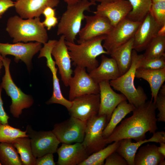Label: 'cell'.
I'll use <instances>...</instances> for the list:
<instances>
[{
    "mask_svg": "<svg viewBox=\"0 0 165 165\" xmlns=\"http://www.w3.org/2000/svg\"><path fill=\"white\" fill-rule=\"evenodd\" d=\"M156 108L152 100L148 101L135 108L132 115L121 121L111 135L105 138L107 144L125 138H130L136 142L145 139L148 132L154 133L158 129Z\"/></svg>",
    "mask_w": 165,
    "mask_h": 165,
    "instance_id": "cell-1",
    "label": "cell"
},
{
    "mask_svg": "<svg viewBox=\"0 0 165 165\" xmlns=\"http://www.w3.org/2000/svg\"><path fill=\"white\" fill-rule=\"evenodd\" d=\"M6 30L13 43L35 41L44 44L48 39L39 17L24 19L17 15L11 16L8 20Z\"/></svg>",
    "mask_w": 165,
    "mask_h": 165,
    "instance_id": "cell-2",
    "label": "cell"
},
{
    "mask_svg": "<svg viewBox=\"0 0 165 165\" xmlns=\"http://www.w3.org/2000/svg\"><path fill=\"white\" fill-rule=\"evenodd\" d=\"M106 35H99L78 44L66 41L73 64L86 69L89 72L99 65L97 57L103 54H108L102 42Z\"/></svg>",
    "mask_w": 165,
    "mask_h": 165,
    "instance_id": "cell-3",
    "label": "cell"
},
{
    "mask_svg": "<svg viewBox=\"0 0 165 165\" xmlns=\"http://www.w3.org/2000/svg\"><path fill=\"white\" fill-rule=\"evenodd\" d=\"M143 54H138L133 50L132 63L128 71L118 78L109 81L111 87L124 95L129 103L135 108L141 105L148 99V97L143 88L138 86L137 88L134 84L136 70Z\"/></svg>",
    "mask_w": 165,
    "mask_h": 165,
    "instance_id": "cell-4",
    "label": "cell"
},
{
    "mask_svg": "<svg viewBox=\"0 0 165 165\" xmlns=\"http://www.w3.org/2000/svg\"><path fill=\"white\" fill-rule=\"evenodd\" d=\"M96 3L88 0H81L72 5H67L58 25L57 34L64 36L66 41L75 43L76 36L81 29L82 21L85 19V11H90L91 6Z\"/></svg>",
    "mask_w": 165,
    "mask_h": 165,
    "instance_id": "cell-5",
    "label": "cell"
},
{
    "mask_svg": "<svg viewBox=\"0 0 165 165\" xmlns=\"http://www.w3.org/2000/svg\"><path fill=\"white\" fill-rule=\"evenodd\" d=\"M2 61L5 74L0 86L4 89L11 98L12 103L9 106L10 113L13 117L18 118L24 109L29 108L33 105L34 100L31 95L24 93L13 82L9 70L11 60L5 57L2 58Z\"/></svg>",
    "mask_w": 165,
    "mask_h": 165,
    "instance_id": "cell-6",
    "label": "cell"
},
{
    "mask_svg": "<svg viewBox=\"0 0 165 165\" xmlns=\"http://www.w3.org/2000/svg\"><path fill=\"white\" fill-rule=\"evenodd\" d=\"M141 22L126 17L113 27L106 35L103 45L108 54L133 37Z\"/></svg>",
    "mask_w": 165,
    "mask_h": 165,
    "instance_id": "cell-7",
    "label": "cell"
},
{
    "mask_svg": "<svg viewBox=\"0 0 165 165\" xmlns=\"http://www.w3.org/2000/svg\"><path fill=\"white\" fill-rule=\"evenodd\" d=\"M107 123L105 116H94L86 121L83 145L90 155L104 148L107 144L103 132Z\"/></svg>",
    "mask_w": 165,
    "mask_h": 165,
    "instance_id": "cell-8",
    "label": "cell"
},
{
    "mask_svg": "<svg viewBox=\"0 0 165 165\" xmlns=\"http://www.w3.org/2000/svg\"><path fill=\"white\" fill-rule=\"evenodd\" d=\"M86 124V122L70 116L64 121L55 124L52 131L62 143H82L84 137Z\"/></svg>",
    "mask_w": 165,
    "mask_h": 165,
    "instance_id": "cell-9",
    "label": "cell"
},
{
    "mask_svg": "<svg viewBox=\"0 0 165 165\" xmlns=\"http://www.w3.org/2000/svg\"><path fill=\"white\" fill-rule=\"evenodd\" d=\"M26 131L29 137L32 152L36 158L49 153L57 152L61 143L52 131H37L28 125Z\"/></svg>",
    "mask_w": 165,
    "mask_h": 165,
    "instance_id": "cell-10",
    "label": "cell"
},
{
    "mask_svg": "<svg viewBox=\"0 0 165 165\" xmlns=\"http://www.w3.org/2000/svg\"><path fill=\"white\" fill-rule=\"evenodd\" d=\"M57 40H50L44 44L43 46L40 50L38 58L45 57L46 60V65L50 69L53 76V92L51 97L46 103L47 105L57 104L65 107L68 110L72 106V101L66 99L63 96L59 83L57 72L58 68L56 67V64L52 58V50Z\"/></svg>",
    "mask_w": 165,
    "mask_h": 165,
    "instance_id": "cell-11",
    "label": "cell"
},
{
    "mask_svg": "<svg viewBox=\"0 0 165 165\" xmlns=\"http://www.w3.org/2000/svg\"><path fill=\"white\" fill-rule=\"evenodd\" d=\"M73 73L69 82V100L85 94L99 93V84L87 73L86 68L76 66Z\"/></svg>",
    "mask_w": 165,
    "mask_h": 165,
    "instance_id": "cell-12",
    "label": "cell"
},
{
    "mask_svg": "<svg viewBox=\"0 0 165 165\" xmlns=\"http://www.w3.org/2000/svg\"><path fill=\"white\" fill-rule=\"evenodd\" d=\"M42 43L35 42L23 43L18 42L13 44L0 42V54L2 58L8 55L15 57L14 61L18 63L23 61L28 68H30L33 56L42 48Z\"/></svg>",
    "mask_w": 165,
    "mask_h": 165,
    "instance_id": "cell-13",
    "label": "cell"
},
{
    "mask_svg": "<svg viewBox=\"0 0 165 165\" xmlns=\"http://www.w3.org/2000/svg\"><path fill=\"white\" fill-rule=\"evenodd\" d=\"M72 101V105L68 110L70 116L86 122L97 115L100 104L99 94L82 95Z\"/></svg>",
    "mask_w": 165,
    "mask_h": 165,
    "instance_id": "cell-14",
    "label": "cell"
},
{
    "mask_svg": "<svg viewBox=\"0 0 165 165\" xmlns=\"http://www.w3.org/2000/svg\"><path fill=\"white\" fill-rule=\"evenodd\" d=\"M65 41L64 36L61 35L53 48L51 54L58 67L61 80L64 86L67 87L73 71L72 69V60Z\"/></svg>",
    "mask_w": 165,
    "mask_h": 165,
    "instance_id": "cell-15",
    "label": "cell"
},
{
    "mask_svg": "<svg viewBox=\"0 0 165 165\" xmlns=\"http://www.w3.org/2000/svg\"><path fill=\"white\" fill-rule=\"evenodd\" d=\"M85 19L86 24L79 33L78 43L99 35H107L113 27L107 17L98 14L85 16Z\"/></svg>",
    "mask_w": 165,
    "mask_h": 165,
    "instance_id": "cell-16",
    "label": "cell"
},
{
    "mask_svg": "<svg viewBox=\"0 0 165 165\" xmlns=\"http://www.w3.org/2000/svg\"><path fill=\"white\" fill-rule=\"evenodd\" d=\"M160 27L149 12L141 22L133 37V49L137 52L145 50L157 36Z\"/></svg>",
    "mask_w": 165,
    "mask_h": 165,
    "instance_id": "cell-17",
    "label": "cell"
},
{
    "mask_svg": "<svg viewBox=\"0 0 165 165\" xmlns=\"http://www.w3.org/2000/svg\"><path fill=\"white\" fill-rule=\"evenodd\" d=\"M98 84L100 104L97 115L106 116L108 123L115 109L121 102L127 99L123 94L117 93L113 90L109 81H103Z\"/></svg>",
    "mask_w": 165,
    "mask_h": 165,
    "instance_id": "cell-18",
    "label": "cell"
},
{
    "mask_svg": "<svg viewBox=\"0 0 165 165\" xmlns=\"http://www.w3.org/2000/svg\"><path fill=\"white\" fill-rule=\"evenodd\" d=\"M132 9L127 0H116L110 2L100 3L94 13L107 17L114 27L126 18Z\"/></svg>",
    "mask_w": 165,
    "mask_h": 165,
    "instance_id": "cell-19",
    "label": "cell"
},
{
    "mask_svg": "<svg viewBox=\"0 0 165 165\" xmlns=\"http://www.w3.org/2000/svg\"><path fill=\"white\" fill-rule=\"evenodd\" d=\"M59 2V0H16L14 6L19 16L28 19L39 17L46 7L54 8Z\"/></svg>",
    "mask_w": 165,
    "mask_h": 165,
    "instance_id": "cell-20",
    "label": "cell"
},
{
    "mask_svg": "<svg viewBox=\"0 0 165 165\" xmlns=\"http://www.w3.org/2000/svg\"><path fill=\"white\" fill-rule=\"evenodd\" d=\"M58 165H79L90 155L82 143H62L58 148Z\"/></svg>",
    "mask_w": 165,
    "mask_h": 165,
    "instance_id": "cell-21",
    "label": "cell"
},
{
    "mask_svg": "<svg viewBox=\"0 0 165 165\" xmlns=\"http://www.w3.org/2000/svg\"><path fill=\"white\" fill-rule=\"evenodd\" d=\"M119 145L116 152L122 156L128 165H134V159L137 150L143 144L149 142L165 143V132L162 131L156 132L150 138L133 142L130 138H125L119 141Z\"/></svg>",
    "mask_w": 165,
    "mask_h": 165,
    "instance_id": "cell-22",
    "label": "cell"
},
{
    "mask_svg": "<svg viewBox=\"0 0 165 165\" xmlns=\"http://www.w3.org/2000/svg\"><path fill=\"white\" fill-rule=\"evenodd\" d=\"M93 79L97 83L104 81L116 79L121 75L115 61L104 54L101 55V62L99 65L89 72Z\"/></svg>",
    "mask_w": 165,
    "mask_h": 165,
    "instance_id": "cell-23",
    "label": "cell"
},
{
    "mask_svg": "<svg viewBox=\"0 0 165 165\" xmlns=\"http://www.w3.org/2000/svg\"><path fill=\"white\" fill-rule=\"evenodd\" d=\"M135 77L142 78L148 83L151 88L152 99L156 101L161 86L165 81V68L156 70H148L137 68Z\"/></svg>",
    "mask_w": 165,
    "mask_h": 165,
    "instance_id": "cell-24",
    "label": "cell"
},
{
    "mask_svg": "<svg viewBox=\"0 0 165 165\" xmlns=\"http://www.w3.org/2000/svg\"><path fill=\"white\" fill-rule=\"evenodd\" d=\"M158 147L148 144L139 148L135 156L134 165H159L164 160L165 156L158 152Z\"/></svg>",
    "mask_w": 165,
    "mask_h": 165,
    "instance_id": "cell-25",
    "label": "cell"
},
{
    "mask_svg": "<svg viewBox=\"0 0 165 165\" xmlns=\"http://www.w3.org/2000/svg\"><path fill=\"white\" fill-rule=\"evenodd\" d=\"M133 41L132 37L109 54L116 62L121 75L127 72L131 66Z\"/></svg>",
    "mask_w": 165,
    "mask_h": 165,
    "instance_id": "cell-26",
    "label": "cell"
},
{
    "mask_svg": "<svg viewBox=\"0 0 165 165\" xmlns=\"http://www.w3.org/2000/svg\"><path fill=\"white\" fill-rule=\"evenodd\" d=\"M135 107L125 100L121 102L113 111L110 119L103 132V135L105 138L112 133L118 124L126 116L132 112Z\"/></svg>",
    "mask_w": 165,
    "mask_h": 165,
    "instance_id": "cell-27",
    "label": "cell"
},
{
    "mask_svg": "<svg viewBox=\"0 0 165 165\" xmlns=\"http://www.w3.org/2000/svg\"><path fill=\"white\" fill-rule=\"evenodd\" d=\"M11 144L19 154L23 165H35L36 158L33 154L28 137L18 138Z\"/></svg>",
    "mask_w": 165,
    "mask_h": 165,
    "instance_id": "cell-28",
    "label": "cell"
},
{
    "mask_svg": "<svg viewBox=\"0 0 165 165\" xmlns=\"http://www.w3.org/2000/svg\"><path fill=\"white\" fill-rule=\"evenodd\" d=\"M132 9L127 18L134 21L141 22L149 12L152 0H127Z\"/></svg>",
    "mask_w": 165,
    "mask_h": 165,
    "instance_id": "cell-29",
    "label": "cell"
},
{
    "mask_svg": "<svg viewBox=\"0 0 165 165\" xmlns=\"http://www.w3.org/2000/svg\"><path fill=\"white\" fill-rule=\"evenodd\" d=\"M119 145V141L114 142L107 147L90 154L79 165H104V161L107 157L116 151Z\"/></svg>",
    "mask_w": 165,
    "mask_h": 165,
    "instance_id": "cell-30",
    "label": "cell"
},
{
    "mask_svg": "<svg viewBox=\"0 0 165 165\" xmlns=\"http://www.w3.org/2000/svg\"><path fill=\"white\" fill-rule=\"evenodd\" d=\"M0 162L3 165H23L16 150L10 143L0 142Z\"/></svg>",
    "mask_w": 165,
    "mask_h": 165,
    "instance_id": "cell-31",
    "label": "cell"
},
{
    "mask_svg": "<svg viewBox=\"0 0 165 165\" xmlns=\"http://www.w3.org/2000/svg\"><path fill=\"white\" fill-rule=\"evenodd\" d=\"M143 54L147 59L165 56V36H156L151 41Z\"/></svg>",
    "mask_w": 165,
    "mask_h": 165,
    "instance_id": "cell-32",
    "label": "cell"
},
{
    "mask_svg": "<svg viewBox=\"0 0 165 165\" xmlns=\"http://www.w3.org/2000/svg\"><path fill=\"white\" fill-rule=\"evenodd\" d=\"M28 137L26 131L14 127L8 124H0V142L10 143L15 139Z\"/></svg>",
    "mask_w": 165,
    "mask_h": 165,
    "instance_id": "cell-33",
    "label": "cell"
},
{
    "mask_svg": "<svg viewBox=\"0 0 165 165\" xmlns=\"http://www.w3.org/2000/svg\"><path fill=\"white\" fill-rule=\"evenodd\" d=\"M149 13L160 27L165 24V0L152 2Z\"/></svg>",
    "mask_w": 165,
    "mask_h": 165,
    "instance_id": "cell-34",
    "label": "cell"
},
{
    "mask_svg": "<svg viewBox=\"0 0 165 165\" xmlns=\"http://www.w3.org/2000/svg\"><path fill=\"white\" fill-rule=\"evenodd\" d=\"M164 68H165V56L154 58L147 59L143 55L139 62L138 68L156 70Z\"/></svg>",
    "mask_w": 165,
    "mask_h": 165,
    "instance_id": "cell-35",
    "label": "cell"
},
{
    "mask_svg": "<svg viewBox=\"0 0 165 165\" xmlns=\"http://www.w3.org/2000/svg\"><path fill=\"white\" fill-rule=\"evenodd\" d=\"M159 112L157 115L158 122H165V87L162 86L160 89L156 101L154 103Z\"/></svg>",
    "mask_w": 165,
    "mask_h": 165,
    "instance_id": "cell-36",
    "label": "cell"
},
{
    "mask_svg": "<svg viewBox=\"0 0 165 165\" xmlns=\"http://www.w3.org/2000/svg\"><path fill=\"white\" fill-rule=\"evenodd\" d=\"M105 165H127L126 160L116 152L111 153L106 159Z\"/></svg>",
    "mask_w": 165,
    "mask_h": 165,
    "instance_id": "cell-37",
    "label": "cell"
},
{
    "mask_svg": "<svg viewBox=\"0 0 165 165\" xmlns=\"http://www.w3.org/2000/svg\"><path fill=\"white\" fill-rule=\"evenodd\" d=\"M53 153H49L36 158L35 165H55Z\"/></svg>",
    "mask_w": 165,
    "mask_h": 165,
    "instance_id": "cell-38",
    "label": "cell"
},
{
    "mask_svg": "<svg viewBox=\"0 0 165 165\" xmlns=\"http://www.w3.org/2000/svg\"><path fill=\"white\" fill-rule=\"evenodd\" d=\"M2 88L0 86V124H8L9 117L5 112L3 106V102L1 97Z\"/></svg>",
    "mask_w": 165,
    "mask_h": 165,
    "instance_id": "cell-39",
    "label": "cell"
},
{
    "mask_svg": "<svg viewBox=\"0 0 165 165\" xmlns=\"http://www.w3.org/2000/svg\"><path fill=\"white\" fill-rule=\"evenodd\" d=\"M14 6V2L12 0H0V18L9 8Z\"/></svg>",
    "mask_w": 165,
    "mask_h": 165,
    "instance_id": "cell-40",
    "label": "cell"
},
{
    "mask_svg": "<svg viewBox=\"0 0 165 165\" xmlns=\"http://www.w3.org/2000/svg\"><path fill=\"white\" fill-rule=\"evenodd\" d=\"M42 22L44 27H46L47 29L49 30L58 24V18L56 16L46 17Z\"/></svg>",
    "mask_w": 165,
    "mask_h": 165,
    "instance_id": "cell-41",
    "label": "cell"
},
{
    "mask_svg": "<svg viewBox=\"0 0 165 165\" xmlns=\"http://www.w3.org/2000/svg\"><path fill=\"white\" fill-rule=\"evenodd\" d=\"M42 14L45 18L55 16V9L50 6L47 7L44 9Z\"/></svg>",
    "mask_w": 165,
    "mask_h": 165,
    "instance_id": "cell-42",
    "label": "cell"
},
{
    "mask_svg": "<svg viewBox=\"0 0 165 165\" xmlns=\"http://www.w3.org/2000/svg\"><path fill=\"white\" fill-rule=\"evenodd\" d=\"M160 146L158 147V150L160 154L165 156V143L160 142Z\"/></svg>",
    "mask_w": 165,
    "mask_h": 165,
    "instance_id": "cell-43",
    "label": "cell"
},
{
    "mask_svg": "<svg viewBox=\"0 0 165 165\" xmlns=\"http://www.w3.org/2000/svg\"><path fill=\"white\" fill-rule=\"evenodd\" d=\"M157 36H165V24L160 28L158 31Z\"/></svg>",
    "mask_w": 165,
    "mask_h": 165,
    "instance_id": "cell-44",
    "label": "cell"
},
{
    "mask_svg": "<svg viewBox=\"0 0 165 165\" xmlns=\"http://www.w3.org/2000/svg\"><path fill=\"white\" fill-rule=\"evenodd\" d=\"M67 4V5H72L75 4L81 0H63Z\"/></svg>",
    "mask_w": 165,
    "mask_h": 165,
    "instance_id": "cell-45",
    "label": "cell"
},
{
    "mask_svg": "<svg viewBox=\"0 0 165 165\" xmlns=\"http://www.w3.org/2000/svg\"><path fill=\"white\" fill-rule=\"evenodd\" d=\"M116 0H90L91 2H98L101 3L110 2L114 1Z\"/></svg>",
    "mask_w": 165,
    "mask_h": 165,
    "instance_id": "cell-46",
    "label": "cell"
},
{
    "mask_svg": "<svg viewBox=\"0 0 165 165\" xmlns=\"http://www.w3.org/2000/svg\"><path fill=\"white\" fill-rule=\"evenodd\" d=\"M3 66V63L2 61V57H0V74L1 73V70Z\"/></svg>",
    "mask_w": 165,
    "mask_h": 165,
    "instance_id": "cell-47",
    "label": "cell"
},
{
    "mask_svg": "<svg viewBox=\"0 0 165 165\" xmlns=\"http://www.w3.org/2000/svg\"><path fill=\"white\" fill-rule=\"evenodd\" d=\"M165 165V160H164L162 162H161L159 164V165Z\"/></svg>",
    "mask_w": 165,
    "mask_h": 165,
    "instance_id": "cell-48",
    "label": "cell"
},
{
    "mask_svg": "<svg viewBox=\"0 0 165 165\" xmlns=\"http://www.w3.org/2000/svg\"><path fill=\"white\" fill-rule=\"evenodd\" d=\"M152 2H154L159 1H164L165 0H152Z\"/></svg>",
    "mask_w": 165,
    "mask_h": 165,
    "instance_id": "cell-49",
    "label": "cell"
},
{
    "mask_svg": "<svg viewBox=\"0 0 165 165\" xmlns=\"http://www.w3.org/2000/svg\"><path fill=\"white\" fill-rule=\"evenodd\" d=\"M0 165H2V164H1V162H0Z\"/></svg>",
    "mask_w": 165,
    "mask_h": 165,
    "instance_id": "cell-50",
    "label": "cell"
},
{
    "mask_svg": "<svg viewBox=\"0 0 165 165\" xmlns=\"http://www.w3.org/2000/svg\"><path fill=\"white\" fill-rule=\"evenodd\" d=\"M0 57H2L0 54Z\"/></svg>",
    "mask_w": 165,
    "mask_h": 165,
    "instance_id": "cell-51",
    "label": "cell"
}]
</instances>
